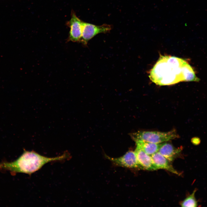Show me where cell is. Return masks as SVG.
I'll return each instance as SVG.
<instances>
[{
	"label": "cell",
	"instance_id": "1",
	"mask_svg": "<svg viewBox=\"0 0 207 207\" xmlns=\"http://www.w3.org/2000/svg\"><path fill=\"white\" fill-rule=\"evenodd\" d=\"M149 77L153 82L159 85L198 80L193 69L186 61L167 55L160 56L151 70Z\"/></svg>",
	"mask_w": 207,
	"mask_h": 207
},
{
	"label": "cell",
	"instance_id": "2",
	"mask_svg": "<svg viewBox=\"0 0 207 207\" xmlns=\"http://www.w3.org/2000/svg\"><path fill=\"white\" fill-rule=\"evenodd\" d=\"M69 157V154L67 152L60 156L49 158L41 155L33 151H29L24 150L22 154L15 161L0 163V168L14 173H23L31 175L48 162L62 161Z\"/></svg>",
	"mask_w": 207,
	"mask_h": 207
},
{
	"label": "cell",
	"instance_id": "3",
	"mask_svg": "<svg viewBox=\"0 0 207 207\" xmlns=\"http://www.w3.org/2000/svg\"><path fill=\"white\" fill-rule=\"evenodd\" d=\"M131 136L134 141L139 140L158 144L166 142L179 137L175 130L167 132L138 131L131 134Z\"/></svg>",
	"mask_w": 207,
	"mask_h": 207
},
{
	"label": "cell",
	"instance_id": "4",
	"mask_svg": "<svg viewBox=\"0 0 207 207\" xmlns=\"http://www.w3.org/2000/svg\"><path fill=\"white\" fill-rule=\"evenodd\" d=\"M112 28V26L109 24H103L98 26L83 21L80 42L86 46L89 41L97 34L100 33H108Z\"/></svg>",
	"mask_w": 207,
	"mask_h": 207
},
{
	"label": "cell",
	"instance_id": "5",
	"mask_svg": "<svg viewBox=\"0 0 207 207\" xmlns=\"http://www.w3.org/2000/svg\"><path fill=\"white\" fill-rule=\"evenodd\" d=\"M105 157L116 166L140 169L135 151H129L122 156L118 158L110 157L106 155Z\"/></svg>",
	"mask_w": 207,
	"mask_h": 207
},
{
	"label": "cell",
	"instance_id": "6",
	"mask_svg": "<svg viewBox=\"0 0 207 207\" xmlns=\"http://www.w3.org/2000/svg\"><path fill=\"white\" fill-rule=\"evenodd\" d=\"M83 21L76 16L74 12L72 13L71 17L68 23L70 28L69 39L73 42L80 41L82 34Z\"/></svg>",
	"mask_w": 207,
	"mask_h": 207
},
{
	"label": "cell",
	"instance_id": "7",
	"mask_svg": "<svg viewBox=\"0 0 207 207\" xmlns=\"http://www.w3.org/2000/svg\"><path fill=\"white\" fill-rule=\"evenodd\" d=\"M135 152L141 169L151 171L158 170L151 156L137 146Z\"/></svg>",
	"mask_w": 207,
	"mask_h": 207
},
{
	"label": "cell",
	"instance_id": "8",
	"mask_svg": "<svg viewBox=\"0 0 207 207\" xmlns=\"http://www.w3.org/2000/svg\"><path fill=\"white\" fill-rule=\"evenodd\" d=\"M182 150L181 147L177 148L170 143L165 142L161 143L158 152L172 162L180 156Z\"/></svg>",
	"mask_w": 207,
	"mask_h": 207
},
{
	"label": "cell",
	"instance_id": "9",
	"mask_svg": "<svg viewBox=\"0 0 207 207\" xmlns=\"http://www.w3.org/2000/svg\"><path fill=\"white\" fill-rule=\"evenodd\" d=\"M153 161L158 169H162L177 175L181 173L175 169L170 161L158 152L151 156Z\"/></svg>",
	"mask_w": 207,
	"mask_h": 207
},
{
	"label": "cell",
	"instance_id": "10",
	"mask_svg": "<svg viewBox=\"0 0 207 207\" xmlns=\"http://www.w3.org/2000/svg\"><path fill=\"white\" fill-rule=\"evenodd\" d=\"M135 141L137 146L139 147L146 153L151 156L158 152L161 144L139 140Z\"/></svg>",
	"mask_w": 207,
	"mask_h": 207
},
{
	"label": "cell",
	"instance_id": "11",
	"mask_svg": "<svg viewBox=\"0 0 207 207\" xmlns=\"http://www.w3.org/2000/svg\"><path fill=\"white\" fill-rule=\"evenodd\" d=\"M197 189H195L192 193L187 196L180 203V205L183 207H195L198 206V201L196 200L195 194Z\"/></svg>",
	"mask_w": 207,
	"mask_h": 207
},
{
	"label": "cell",
	"instance_id": "12",
	"mask_svg": "<svg viewBox=\"0 0 207 207\" xmlns=\"http://www.w3.org/2000/svg\"><path fill=\"white\" fill-rule=\"evenodd\" d=\"M191 142L193 145H198L200 144V139L198 137H194L191 139Z\"/></svg>",
	"mask_w": 207,
	"mask_h": 207
}]
</instances>
